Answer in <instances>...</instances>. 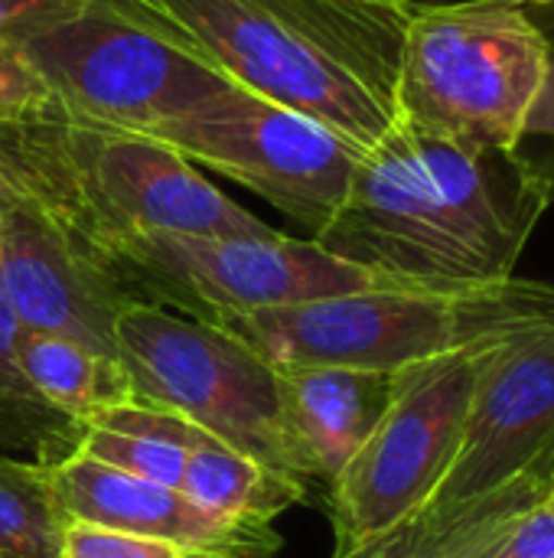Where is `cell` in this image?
Masks as SVG:
<instances>
[{
    "label": "cell",
    "instance_id": "obj_1",
    "mask_svg": "<svg viewBox=\"0 0 554 558\" xmlns=\"http://www.w3.org/2000/svg\"><path fill=\"white\" fill-rule=\"evenodd\" d=\"M549 213L529 170L405 118L362 150L336 219L317 235L333 255L411 291L500 284Z\"/></svg>",
    "mask_w": 554,
    "mask_h": 558
},
{
    "label": "cell",
    "instance_id": "obj_2",
    "mask_svg": "<svg viewBox=\"0 0 554 558\" xmlns=\"http://www.w3.org/2000/svg\"><path fill=\"white\" fill-rule=\"evenodd\" d=\"M238 88L307 114L359 150L398 121L411 3L147 0Z\"/></svg>",
    "mask_w": 554,
    "mask_h": 558
},
{
    "label": "cell",
    "instance_id": "obj_3",
    "mask_svg": "<svg viewBox=\"0 0 554 558\" xmlns=\"http://www.w3.org/2000/svg\"><path fill=\"white\" fill-rule=\"evenodd\" d=\"M271 366H411L554 327V284L506 278L470 291L376 288L222 320Z\"/></svg>",
    "mask_w": 554,
    "mask_h": 558
},
{
    "label": "cell",
    "instance_id": "obj_4",
    "mask_svg": "<svg viewBox=\"0 0 554 558\" xmlns=\"http://www.w3.org/2000/svg\"><path fill=\"white\" fill-rule=\"evenodd\" d=\"M65 124L160 137L232 82L147 0H85L13 43Z\"/></svg>",
    "mask_w": 554,
    "mask_h": 558
},
{
    "label": "cell",
    "instance_id": "obj_5",
    "mask_svg": "<svg viewBox=\"0 0 554 558\" xmlns=\"http://www.w3.org/2000/svg\"><path fill=\"white\" fill-rule=\"evenodd\" d=\"M545 33L516 0L411 3L398 118L434 134L513 150L545 78Z\"/></svg>",
    "mask_w": 554,
    "mask_h": 558
},
{
    "label": "cell",
    "instance_id": "obj_6",
    "mask_svg": "<svg viewBox=\"0 0 554 558\" xmlns=\"http://www.w3.org/2000/svg\"><path fill=\"white\" fill-rule=\"evenodd\" d=\"M114 356L134 402L167 409L209 438L310 484L284 412L281 373L232 330L153 301L114 324Z\"/></svg>",
    "mask_w": 554,
    "mask_h": 558
},
{
    "label": "cell",
    "instance_id": "obj_7",
    "mask_svg": "<svg viewBox=\"0 0 554 558\" xmlns=\"http://www.w3.org/2000/svg\"><path fill=\"white\" fill-rule=\"evenodd\" d=\"M554 327L506 340L487 360L457 458L421 520L382 556H415L454 533L506 530L552 494Z\"/></svg>",
    "mask_w": 554,
    "mask_h": 558
},
{
    "label": "cell",
    "instance_id": "obj_8",
    "mask_svg": "<svg viewBox=\"0 0 554 558\" xmlns=\"http://www.w3.org/2000/svg\"><path fill=\"white\" fill-rule=\"evenodd\" d=\"M500 343L398 373L395 399L330 490L333 558L389 553L447 477L487 360Z\"/></svg>",
    "mask_w": 554,
    "mask_h": 558
},
{
    "label": "cell",
    "instance_id": "obj_9",
    "mask_svg": "<svg viewBox=\"0 0 554 558\" xmlns=\"http://www.w3.org/2000/svg\"><path fill=\"white\" fill-rule=\"evenodd\" d=\"M108 262L140 301L222 324L238 314L336 294L398 288L317 239L271 235H118Z\"/></svg>",
    "mask_w": 554,
    "mask_h": 558
},
{
    "label": "cell",
    "instance_id": "obj_10",
    "mask_svg": "<svg viewBox=\"0 0 554 558\" xmlns=\"http://www.w3.org/2000/svg\"><path fill=\"white\" fill-rule=\"evenodd\" d=\"M157 141L258 193L310 239L336 219L362 157L327 124L238 85L206 98Z\"/></svg>",
    "mask_w": 554,
    "mask_h": 558
},
{
    "label": "cell",
    "instance_id": "obj_11",
    "mask_svg": "<svg viewBox=\"0 0 554 558\" xmlns=\"http://www.w3.org/2000/svg\"><path fill=\"white\" fill-rule=\"evenodd\" d=\"M95 245L118 235H271L170 144L147 134L91 131L59 118Z\"/></svg>",
    "mask_w": 554,
    "mask_h": 558
},
{
    "label": "cell",
    "instance_id": "obj_12",
    "mask_svg": "<svg viewBox=\"0 0 554 558\" xmlns=\"http://www.w3.org/2000/svg\"><path fill=\"white\" fill-rule=\"evenodd\" d=\"M0 291L23 330L75 340L108 360H118L121 311L140 301L101 248L29 199L0 216Z\"/></svg>",
    "mask_w": 554,
    "mask_h": 558
},
{
    "label": "cell",
    "instance_id": "obj_13",
    "mask_svg": "<svg viewBox=\"0 0 554 558\" xmlns=\"http://www.w3.org/2000/svg\"><path fill=\"white\" fill-rule=\"evenodd\" d=\"M65 520H85L180 546L189 558H278L284 539L271 523L219 517L176 487L104 468L78 451L49 464Z\"/></svg>",
    "mask_w": 554,
    "mask_h": 558
},
{
    "label": "cell",
    "instance_id": "obj_14",
    "mask_svg": "<svg viewBox=\"0 0 554 558\" xmlns=\"http://www.w3.org/2000/svg\"><path fill=\"white\" fill-rule=\"evenodd\" d=\"M278 373L287 425L307 474L330 487L389 412L398 373L343 366H287Z\"/></svg>",
    "mask_w": 554,
    "mask_h": 558
},
{
    "label": "cell",
    "instance_id": "obj_15",
    "mask_svg": "<svg viewBox=\"0 0 554 558\" xmlns=\"http://www.w3.org/2000/svg\"><path fill=\"white\" fill-rule=\"evenodd\" d=\"M180 490L199 507L245 523H274L307 500V484L216 438H202L183 468Z\"/></svg>",
    "mask_w": 554,
    "mask_h": 558
},
{
    "label": "cell",
    "instance_id": "obj_16",
    "mask_svg": "<svg viewBox=\"0 0 554 558\" xmlns=\"http://www.w3.org/2000/svg\"><path fill=\"white\" fill-rule=\"evenodd\" d=\"M16 356L36 399L78 428L101 405L131 399L121 363L75 340L20 330Z\"/></svg>",
    "mask_w": 554,
    "mask_h": 558
},
{
    "label": "cell",
    "instance_id": "obj_17",
    "mask_svg": "<svg viewBox=\"0 0 554 558\" xmlns=\"http://www.w3.org/2000/svg\"><path fill=\"white\" fill-rule=\"evenodd\" d=\"M23 199L52 209L95 245L72 167L59 141V114L16 131H0V203L10 206Z\"/></svg>",
    "mask_w": 554,
    "mask_h": 558
},
{
    "label": "cell",
    "instance_id": "obj_18",
    "mask_svg": "<svg viewBox=\"0 0 554 558\" xmlns=\"http://www.w3.org/2000/svg\"><path fill=\"white\" fill-rule=\"evenodd\" d=\"M62 526L49 464L0 451V558H62Z\"/></svg>",
    "mask_w": 554,
    "mask_h": 558
},
{
    "label": "cell",
    "instance_id": "obj_19",
    "mask_svg": "<svg viewBox=\"0 0 554 558\" xmlns=\"http://www.w3.org/2000/svg\"><path fill=\"white\" fill-rule=\"evenodd\" d=\"M20 330L23 327L0 291V451L33 448L39 464H56L75 451L78 425L49 412L29 389L16 356Z\"/></svg>",
    "mask_w": 554,
    "mask_h": 558
},
{
    "label": "cell",
    "instance_id": "obj_20",
    "mask_svg": "<svg viewBox=\"0 0 554 558\" xmlns=\"http://www.w3.org/2000/svg\"><path fill=\"white\" fill-rule=\"evenodd\" d=\"M78 454L114 468L121 474L150 481V484H163V487H176L183 481V468L189 451L160 438H147V435H131V432H111L101 425H82L78 428Z\"/></svg>",
    "mask_w": 554,
    "mask_h": 558
},
{
    "label": "cell",
    "instance_id": "obj_21",
    "mask_svg": "<svg viewBox=\"0 0 554 558\" xmlns=\"http://www.w3.org/2000/svg\"><path fill=\"white\" fill-rule=\"evenodd\" d=\"M535 20L545 33V46H549L545 78H542V88L526 114L519 141L513 144V154L529 170V177L542 190L545 203L554 206V13L545 20L542 16H535Z\"/></svg>",
    "mask_w": 554,
    "mask_h": 558
},
{
    "label": "cell",
    "instance_id": "obj_22",
    "mask_svg": "<svg viewBox=\"0 0 554 558\" xmlns=\"http://www.w3.org/2000/svg\"><path fill=\"white\" fill-rule=\"evenodd\" d=\"M62 558H189L180 546L121 533L111 526L85 523V520H65L62 526Z\"/></svg>",
    "mask_w": 554,
    "mask_h": 558
},
{
    "label": "cell",
    "instance_id": "obj_23",
    "mask_svg": "<svg viewBox=\"0 0 554 558\" xmlns=\"http://www.w3.org/2000/svg\"><path fill=\"white\" fill-rule=\"evenodd\" d=\"M56 114V105L39 75L0 43V131H16Z\"/></svg>",
    "mask_w": 554,
    "mask_h": 558
},
{
    "label": "cell",
    "instance_id": "obj_24",
    "mask_svg": "<svg viewBox=\"0 0 554 558\" xmlns=\"http://www.w3.org/2000/svg\"><path fill=\"white\" fill-rule=\"evenodd\" d=\"M480 558H554V510L542 500L539 507L516 517L503 536Z\"/></svg>",
    "mask_w": 554,
    "mask_h": 558
},
{
    "label": "cell",
    "instance_id": "obj_25",
    "mask_svg": "<svg viewBox=\"0 0 554 558\" xmlns=\"http://www.w3.org/2000/svg\"><path fill=\"white\" fill-rule=\"evenodd\" d=\"M85 0H0V43L13 46L23 36L69 16Z\"/></svg>",
    "mask_w": 554,
    "mask_h": 558
},
{
    "label": "cell",
    "instance_id": "obj_26",
    "mask_svg": "<svg viewBox=\"0 0 554 558\" xmlns=\"http://www.w3.org/2000/svg\"><path fill=\"white\" fill-rule=\"evenodd\" d=\"M516 3H522V7H552L554 0H516Z\"/></svg>",
    "mask_w": 554,
    "mask_h": 558
},
{
    "label": "cell",
    "instance_id": "obj_27",
    "mask_svg": "<svg viewBox=\"0 0 554 558\" xmlns=\"http://www.w3.org/2000/svg\"><path fill=\"white\" fill-rule=\"evenodd\" d=\"M545 504H549V507H552V510H554V490H552V494H549V497H545Z\"/></svg>",
    "mask_w": 554,
    "mask_h": 558
},
{
    "label": "cell",
    "instance_id": "obj_28",
    "mask_svg": "<svg viewBox=\"0 0 554 558\" xmlns=\"http://www.w3.org/2000/svg\"><path fill=\"white\" fill-rule=\"evenodd\" d=\"M402 3H434V0H402Z\"/></svg>",
    "mask_w": 554,
    "mask_h": 558
},
{
    "label": "cell",
    "instance_id": "obj_29",
    "mask_svg": "<svg viewBox=\"0 0 554 558\" xmlns=\"http://www.w3.org/2000/svg\"><path fill=\"white\" fill-rule=\"evenodd\" d=\"M376 558H402V556H376Z\"/></svg>",
    "mask_w": 554,
    "mask_h": 558
},
{
    "label": "cell",
    "instance_id": "obj_30",
    "mask_svg": "<svg viewBox=\"0 0 554 558\" xmlns=\"http://www.w3.org/2000/svg\"><path fill=\"white\" fill-rule=\"evenodd\" d=\"M552 490H554V474H552Z\"/></svg>",
    "mask_w": 554,
    "mask_h": 558
}]
</instances>
